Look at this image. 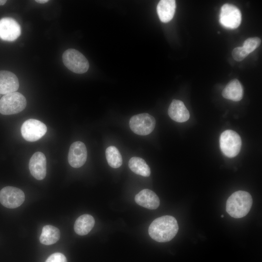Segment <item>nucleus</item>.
Listing matches in <instances>:
<instances>
[{
    "instance_id": "a211bd4d",
    "label": "nucleus",
    "mask_w": 262,
    "mask_h": 262,
    "mask_svg": "<svg viewBox=\"0 0 262 262\" xmlns=\"http://www.w3.org/2000/svg\"><path fill=\"white\" fill-rule=\"evenodd\" d=\"M95 222L92 215L88 214L82 215L75 221L74 225L75 232L81 236L87 234L94 227Z\"/></svg>"
},
{
    "instance_id": "f03ea898",
    "label": "nucleus",
    "mask_w": 262,
    "mask_h": 262,
    "mask_svg": "<svg viewBox=\"0 0 262 262\" xmlns=\"http://www.w3.org/2000/svg\"><path fill=\"white\" fill-rule=\"evenodd\" d=\"M253 200L250 194L244 191H237L228 198L226 210L228 214L235 218H242L249 212Z\"/></svg>"
},
{
    "instance_id": "412c9836",
    "label": "nucleus",
    "mask_w": 262,
    "mask_h": 262,
    "mask_svg": "<svg viewBox=\"0 0 262 262\" xmlns=\"http://www.w3.org/2000/svg\"><path fill=\"white\" fill-rule=\"evenodd\" d=\"M106 160L109 165L115 168H118L122 164V158L118 149L115 146L108 147L105 151Z\"/></svg>"
},
{
    "instance_id": "393cba45",
    "label": "nucleus",
    "mask_w": 262,
    "mask_h": 262,
    "mask_svg": "<svg viewBox=\"0 0 262 262\" xmlns=\"http://www.w3.org/2000/svg\"><path fill=\"white\" fill-rule=\"evenodd\" d=\"M48 0H36L35 2L40 4H44L49 2Z\"/></svg>"
},
{
    "instance_id": "aec40b11",
    "label": "nucleus",
    "mask_w": 262,
    "mask_h": 262,
    "mask_svg": "<svg viewBox=\"0 0 262 262\" xmlns=\"http://www.w3.org/2000/svg\"><path fill=\"white\" fill-rule=\"evenodd\" d=\"M129 167L134 173L144 177H148L150 169L145 161L141 158L133 157L129 161Z\"/></svg>"
},
{
    "instance_id": "f8f14e48",
    "label": "nucleus",
    "mask_w": 262,
    "mask_h": 262,
    "mask_svg": "<svg viewBox=\"0 0 262 262\" xmlns=\"http://www.w3.org/2000/svg\"><path fill=\"white\" fill-rule=\"evenodd\" d=\"M46 158L44 153L38 151L31 157L29 168L32 175L37 180L44 179L46 175Z\"/></svg>"
},
{
    "instance_id": "5701e85b",
    "label": "nucleus",
    "mask_w": 262,
    "mask_h": 262,
    "mask_svg": "<svg viewBox=\"0 0 262 262\" xmlns=\"http://www.w3.org/2000/svg\"><path fill=\"white\" fill-rule=\"evenodd\" d=\"M248 54L246 52L242 47H238L234 48L232 52L233 59L238 62L244 60Z\"/></svg>"
},
{
    "instance_id": "dca6fc26",
    "label": "nucleus",
    "mask_w": 262,
    "mask_h": 262,
    "mask_svg": "<svg viewBox=\"0 0 262 262\" xmlns=\"http://www.w3.org/2000/svg\"><path fill=\"white\" fill-rule=\"evenodd\" d=\"M175 9V0H160L157 6V12L160 20L164 23L170 21L174 16Z\"/></svg>"
},
{
    "instance_id": "20e7f679",
    "label": "nucleus",
    "mask_w": 262,
    "mask_h": 262,
    "mask_svg": "<svg viewBox=\"0 0 262 262\" xmlns=\"http://www.w3.org/2000/svg\"><path fill=\"white\" fill-rule=\"evenodd\" d=\"M62 59L65 66L74 73L82 74L88 70L89 64L87 59L75 49H66L63 54Z\"/></svg>"
},
{
    "instance_id": "4be33fe9",
    "label": "nucleus",
    "mask_w": 262,
    "mask_h": 262,
    "mask_svg": "<svg viewBox=\"0 0 262 262\" xmlns=\"http://www.w3.org/2000/svg\"><path fill=\"white\" fill-rule=\"evenodd\" d=\"M261 43V39L258 37H250L246 39L243 45V48L249 54L253 52Z\"/></svg>"
},
{
    "instance_id": "6e6552de",
    "label": "nucleus",
    "mask_w": 262,
    "mask_h": 262,
    "mask_svg": "<svg viewBox=\"0 0 262 262\" xmlns=\"http://www.w3.org/2000/svg\"><path fill=\"white\" fill-rule=\"evenodd\" d=\"M242 20L240 10L235 6L229 3L224 4L220 10L219 22L224 27L234 29L239 27Z\"/></svg>"
},
{
    "instance_id": "b1692460",
    "label": "nucleus",
    "mask_w": 262,
    "mask_h": 262,
    "mask_svg": "<svg viewBox=\"0 0 262 262\" xmlns=\"http://www.w3.org/2000/svg\"><path fill=\"white\" fill-rule=\"evenodd\" d=\"M45 262H67V260L64 254L56 252L50 255Z\"/></svg>"
},
{
    "instance_id": "4468645a",
    "label": "nucleus",
    "mask_w": 262,
    "mask_h": 262,
    "mask_svg": "<svg viewBox=\"0 0 262 262\" xmlns=\"http://www.w3.org/2000/svg\"><path fill=\"white\" fill-rule=\"evenodd\" d=\"M134 199L137 204L148 209H156L160 205V200L157 195L148 189L139 192L135 196Z\"/></svg>"
},
{
    "instance_id": "2eb2a0df",
    "label": "nucleus",
    "mask_w": 262,
    "mask_h": 262,
    "mask_svg": "<svg viewBox=\"0 0 262 262\" xmlns=\"http://www.w3.org/2000/svg\"><path fill=\"white\" fill-rule=\"evenodd\" d=\"M168 114L170 117L176 122L182 123L187 121L190 114L182 101L173 99L168 109Z\"/></svg>"
},
{
    "instance_id": "a878e982",
    "label": "nucleus",
    "mask_w": 262,
    "mask_h": 262,
    "mask_svg": "<svg viewBox=\"0 0 262 262\" xmlns=\"http://www.w3.org/2000/svg\"><path fill=\"white\" fill-rule=\"evenodd\" d=\"M6 2L5 0H0V5H4Z\"/></svg>"
},
{
    "instance_id": "f257e3e1",
    "label": "nucleus",
    "mask_w": 262,
    "mask_h": 262,
    "mask_svg": "<svg viewBox=\"0 0 262 262\" xmlns=\"http://www.w3.org/2000/svg\"><path fill=\"white\" fill-rule=\"evenodd\" d=\"M179 226L177 220L170 215H164L153 220L148 228V234L154 240L167 242L177 234Z\"/></svg>"
},
{
    "instance_id": "1a4fd4ad",
    "label": "nucleus",
    "mask_w": 262,
    "mask_h": 262,
    "mask_svg": "<svg viewBox=\"0 0 262 262\" xmlns=\"http://www.w3.org/2000/svg\"><path fill=\"white\" fill-rule=\"evenodd\" d=\"M24 192L13 186H6L0 191V203L9 209L19 207L25 200Z\"/></svg>"
},
{
    "instance_id": "39448f33",
    "label": "nucleus",
    "mask_w": 262,
    "mask_h": 262,
    "mask_svg": "<svg viewBox=\"0 0 262 262\" xmlns=\"http://www.w3.org/2000/svg\"><path fill=\"white\" fill-rule=\"evenodd\" d=\"M219 144L222 153L228 157L233 158L239 153L242 146V140L240 135L236 132L228 130L221 134Z\"/></svg>"
},
{
    "instance_id": "9b49d317",
    "label": "nucleus",
    "mask_w": 262,
    "mask_h": 262,
    "mask_svg": "<svg viewBox=\"0 0 262 262\" xmlns=\"http://www.w3.org/2000/svg\"><path fill=\"white\" fill-rule=\"evenodd\" d=\"M21 33L19 24L13 18L4 17L0 20V38L7 41H13Z\"/></svg>"
},
{
    "instance_id": "bb28decb",
    "label": "nucleus",
    "mask_w": 262,
    "mask_h": 262,
    "mask_svg": "<svg viewBox=\"0 0 262 262\" xmlns=\"http://www.w3.org/2000/svg\"><path fill=\"white\" fill-rule=\"evenodd\" d=\"M221 217H222V218L224 217V215H221Z\"/></svg>"
},
{
    "instance_id": "7ed1b4c3",
    "label": "nucleus",
    "mask_w": 262,
    "mask_h": 262,
    "mask_svg": "<svg viewBox=\"0 0 262 262\" xmlns=\"http://www.w3.org/2000/svg\"><path fill=\"white\" fill-rule=\"evenodd\" d=\"M27 101L21 93L15 92L4 95L0 99V113L3 115L17 114L26 107Z\"/></svg>"
},
{
    "instance_id": "9d476101",
    "label": "nucleus",
    "mask_w": 262,
    "mask_h": 262,
    "mask_svg": "<svg viewBox=\"0 0 262 262\" xmlns=\"http://www.w3.org/2000/svg\"><path fill=\"white\" fill-rule=\"evenodd\" d=\"M87 156V149L83 143L76 141L71 145L68 154V162L72 167L79 168L82 166L86 161Z\"/></svg>"
},
{
    "instance_id": "6ab92c4d",
    "label": "nucleus",
    "mask_w": 262,
    "mask_h": 262,
    "mask_svg": "<svg viewBox=\"0 0 262 262\" xmlns=\"http://www.w3.org/2000/svg\"><path fill=\"white\" fill-rule=\"evenodd\" d=\"M60 238L59 229L53 226L47 225L42 228L39 240L43 245H50L56 243Z\"/></svg>"
},
{
    "instance_id": "ddd939ff",
    "label": "nucleus",
    "mask_w": 262,
    "mask_h": 262,
    "mask_svg": "<svg viewBox=\"0 0 262 262\" xmlns=\"http://www.w3.org/2000/svg\"><path fill=\"white\" fill-rule=\"evenodd\" d=\"M19 85L18 78L15 74L9 71H0V94L16 92Z\"/></svg>"
},
{
    "instance_id": "f3484780",
    "label": "nucleus",
    "mask_w": 262,
    "mask_h": 262,
    "mask_svg": "<svg viewBox=\"0 0 262 262\" xmlns=\"http://www.w3.org/2000/svg\"><path fill=\"white\" fill-rule=\"evenodd\" d=\"M243 88L237 79L230 81L224 88L222 96L228 99L234 101L240 100L243 96Z\"/></svg>"
},
{
    "instance_id": "0eeeda50",
    "label": "nucleus",
    "mask_w": 262,
    "mask_h": 262,
    "mask_svg": "<svg viewBox=\"0 0 262 262\" xmlns=\"http://www.w3.org/2000/svg\"><path fill=\"white\" fill-rule=\"evenodd\" d=\"M47 128L42 122L35 119L26 120L21 127L23 138L28 142H35L41 138L46 133Z\"/></svg>"
},
{
    "instance_id": "423d86ee",
    "label": "nucleus",
    "mask_w": 262,
    "mask_h": 262,
    "mask_svg": "<svg viewBox=\"0 0 262 262\" xmlns=\"http://www.w3.org/2000/svg\"><path fill=\"white\" fill-rule=\"evenodd\" d=\"M155 124V118L147 113L133 115L129 121L131 131L140 135H146L150 133L153 131Z\"/></svg>"
}]
</instances>
